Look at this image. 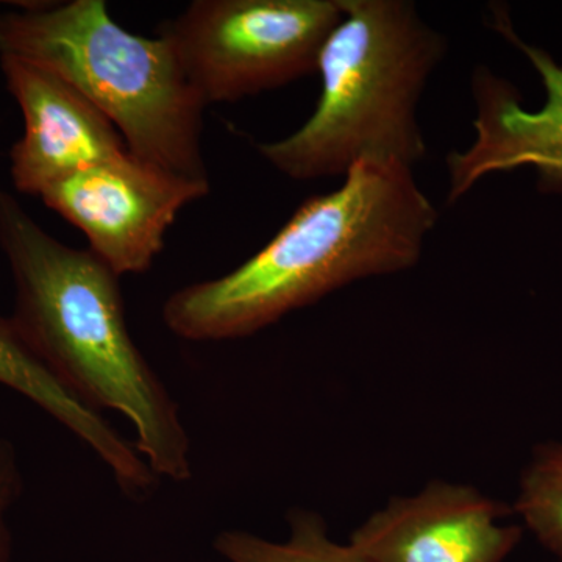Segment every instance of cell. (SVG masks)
<instances>
[{
  "label": "cell",
  "mask_w": 562,
  "mask_h": 562,
  "mask_svg": "<svg viewBox=\"0 0 562 562\" xmlns=\"http://www.w3.org/2000/svg\"><path fill=\"white\" fill-rule=\"evenodd\" d=\"M413 169L358 161L235 271L173 292L166 327L188 341L246 338L353 281L414 268L439 214Z\"/></svg>",
  "instance_id": "1"
},
{
  "label": "cell",
  "mask_w": 562,
  "mask_h": 562,
  "mask_svg": "<svg viewBox=\"0 0 562 562\" xmlns=\"http://www.w3.org/2000/svg\"><path fill=\"white\" fill-rule=\"evenodd\" d=\"M0 249L14 283L22 341L92 409L127 417L136 452L158 479L192 476L180 408L132 339L120 276L90 249L66 246L0 191Z\"/></svg>",
  "instance_id": "2"
},
{
  "label": "cell",
  "mask_w": 562,
  "mask_h": 562,
  "mask_svg": "<svg viewBox=\"0 0 562 562\" xmlns=\"http://www.w3.org/2000/svg\"><path fill=\"white\" fill-rule=\"evenodd\" d=\"M341 7L317 61L316 110L286 138L258 146L290 179L346 176L362 160L414 168L427 155L417 106L446 40L406 0H341Z\"/></svg>",
  "instance_id": "3"
},
{
  "label": "cell",
  "mask_w": 562,
  "mask_h": 562,
  "mask_svg": "<svg viewBox=\"0 0 562 562\" xmlns=\"http://www.w3.org/2000/svg\"><path fill=\"white\" fill-rule=\"evenodd\" d=\"M5 55L72 85L109 117L133 157L210 183L202 150L206 103L168 40L125 31L103 0H72L0 13Z\"/></svg>",
  "instance_id": "4"
},
{
  "label": "cell",
  "mask_w": 562,
  "mask_h": 562,
  "mask_svg": "<svg viewBox=\"0 0 562 562\" xmlns=\"http://www.w3.org/2000/svg\"><path fill=\"white\" fill-rule=\"evenodd\" d=\"M341 0H194L161 27L192 87L235 102L316 72Z\"/></svg>",
  "instance_id": "5"
},
{
  "label": "cell",
  "mask_w": 562,
  "mask_h": 562,
  "mask_svg": "<svg viewBox=\"0 0 562 562\" xmlns=\"http://www.w3.org/2000/svg\"><path fill=\"white\" fill-rule=\"evenodd\" d=\"M210 188L128 151L57 181L41 199L79 228L92 254L121 277L149 271L180 211Z\"/></svg>",
  "instance_id": "6"
},
{
  "label": "cell",
  "mask_w": 562,
  "mask_h": 562,
  "mask_svg": "<svg viewBox=\"0 0 562 562\" xmlns=\"http://www.w3.org/2000/svg\"><path fill=\"white\" fill-rule=\"evenodd\" d=\"M494 29L538 70L546 103L538 111L525 110L512 81L484 66L473 70L475 139L468 149L447 155L449 202L460 201L483 177L524 166L538 172L542 191L562 192V66L546 50L520 40L501 7L494 9Z\"/></svg>",
  "instance_id": "7"
},
{
  "label": "cell",
  "mask_w": 562,
  "mask_h": 562,
  "mask_svg": "<svg viewBox=\"0 0 562 562\" xmlns=\"http://www.w3.org/2000/svg\"><path fill=\"white\" fill-rule=\"evenodd\" d=\"M509 513L473 487L432 482L392 498L350 543L371 562H503L522 538L517 525L497 524Z\"/></svg>",
  "instance_id": "8"
},
{
  "label": "cell",
  "mask_w": 562,
  "mask_h": 562,
  "mask_svg": "<svg viewBox=\"0 0 562 562\" xmlns=\"http://www.w3.org/2000/svg\"><path fill=\"white\" fill-rule=\"evenodd\" d=\"M0 69L24 117V135L10 151L18 192L41 198L57 181L128 154L109 117L57 74L9 55Z\"/></svg>",
  "instance_id": "9"
},
{
  "label": "cell",
  "mask_w": 562,
  "mask_h": 562,
  "mask_svg": "<svg viewBox=\"0 0 562 562\" xmlns=\"http://www.w3.org/2000/svg\"><path fill=\"white\" fill-rule=\"evenodd\" d=\"M0 384L24 395L72 432L113 473L132 501H146L158 476L101 413L81 402L22 341L10 317H0Z\"/></svg>",
  "instance_id": "10"
},
{
  "label": "cell",
  "mask_w": 562,
  "mask_h": 562,
  "mask_svg": "<svg viewBox=\"0 0 562 562\" xmlns=\"http://www.w3.org/2000/svg\"><path fill=\"white\" fill-rule=\"evenodd\" d=\"M291 538L271 542L246 531H222L214 549L231 562H371L351 543L331 541L327 525L316 513H290Z\"/></svg>",
  "instance_id": "11"
},
{
  "label": "cell",
  "mask_w": 562,
  "mask_h": 562,
  "mask_svg": "<svg viewBox=\"0 0 562 562\" xmlns=\"http://www.w3.org/2000/svg\"><path fill=\"white\" fill-rule=\"evenodd\" d=\"M514 512L538 541L562 561V443L538 447L525 469Z\"/></svg>",
  "instance_id": "12"
},
{
  "label": "cell",
  "mask_w": 562,
  "mask_h": 562,
  "mask_svg": "<svg viewBox=\"0 0 562 562\" xmlns=\"http://www.w3.org/2000/svg\"><path fill=\"white\" fill-rule=\"evenodd\" d=\"M22 472L16 449L0 438V562H11L10 514L22 494Z\"/></svg>",
  "instance_id": "13"
}]
</instances>
